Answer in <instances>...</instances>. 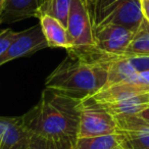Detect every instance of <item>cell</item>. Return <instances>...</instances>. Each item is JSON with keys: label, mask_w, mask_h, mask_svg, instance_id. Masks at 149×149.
Masks as SVG:
<instances>
[{"label": "cell", "mask_w": 149, "mask_h": 149, "mask_svg": "<svg viewBox=\"0 0 149 149\" xmlns=\"http://www.w3.org/2000/svg\"><path fill=\"white\" fill-rule=\"evenodd\" d=\"M70 44L68 55L85 58L96 49L89 6L82 0H72L66 24Z\"/></svg>", "instance_id": "cell-4"}, {"label": "cell", "mask_w": 149, "mask_h": 149, "mask_svg": "<svg viewBox=\"0 0 149 149\" xmlns=\"http://www.w3.org/2000/svg\"><path fill=\"white\" fill-rule=\"evenodd\" d=\"M118 149H124V148H122V147H120V148H118Z\"/></svg>", "instance_id": "cell-23"}, {"label": "cell", "mask_w": 149, "mask_h": 149, "mask_svg": "<svg viewBox=\"0 0 149 149\" xmlns=\"http://www.w3.org/2000/svg\"><path fill=\"white\" fill-rule=\"evenodd\" d=\"M74 144L70 141L56 140L31 133L28 149H74Z\"/></svg>", "instance_id": "cell-15"}, {"label": "cell", "mask_w": 149, "mask_h": 149, "mask_svg": "<svg viewBox=\"0 0 149 149\" xmlns=\"http://www.w3.org/2000/svg\"><path fill=\"white\" fill-rule=\"evenodd\" d=\"M122 55L149 56V21L147 19H142Z\"/></svg>", "instance_id": "cell-12"}, {"label": "cell", "mask_w": 149, "mask_h": 149, "mask_svg": "<svg viewBox=\"0 0 149 149\" xmlns=\"http://www.w3.org/2000/svg\"><path fill=\"white\" fill-rule=\"evenodd\" d=\"M140 7L143 17L149 21V0H140Z\"/></svg>", "instance_id": "cell-20"}, {"label": "cell", "mask_w": 149, "mask_h": 149, "mask_svg": "<svg viewBox=\"0 0 149 149\" xmlns=\"http://www.w3.org/2000/svg\"><path fill=\"white\" fill-rule=\"evenodd\" d=\"M82 1H83V2L87 5V6H89V5H90V0H82Z\"/></svg>", "instance_id": "cell-22"}, {"label": "cell", "mask_w": 149, "mask_h": 149, "mask_svg": "<svg viewBox=\"0 0 149 149\" xmlns=\"http://www.w3.org/2000/svg\"><path fill=\"white\" fill-rule=\"evenodd\" d=\"M30 134L22 116H0V149H28Z\"/></svg>", "instance_id": "cell-8"}, {"label": "cell", "mask_w": 149, "mask_h": 149, "mask_svg": "<svg viewBox=\"0 0 149 149\" xmlns=\"http://www.w3.org/2000/svg\"><path fill=\"white\" fill-rule=\"evenodd\" d=\"M122 135L120 147L124 149H149V126L139 124L129 118L116 120Z\"/></svg>", "instance_id": "cell-9"}, {"label": "cell", "mask_w": 149, "mask_h": 149, "mask_svg": "<svg viewBox=\"0 0 149 149\" xmlns=\"http://www.w3.org/2000/svg\"><path fill=\"white\" fill-rule=\"evenodd\" d=\"M72 2V0H45L40 6L36 17L43 15H49L66 27Z\"/></svg>", "instance_id": "cell-14"}, {"label": "cell", "mask_w": 149, "mask_h": 149, "mask_svg": "<svg viewBox=\"0 0 149 149\" xmlns=\"http://www.w3.org/2000/svg\"><path fill=\"white\" fill-rule=\"evenodd\" d=\"M47 47V41L42 33L41 27L38 24L17 33V36L6 52L0 57V66L11 60L30 56Z\"/></svg>", "instance_id": "cell-6"}, {"label": "cell", "mask_w": 149, "mask_h": 149, "mask_svg": "<svg viewBox=\"0 0 149 149\" xmlns=\"http://www.w3.org/2000/svg\"><path fill=\"white\" fill-rule=\"evenodd\" d=\"M89 10L93 27L116 25L134 32L144 17L140 0H92Z\"/></svg>", "instance_id": "cell-3"}, {"label": "cell", "mask_w": 149, "mask_h": 149, "mask_svg": "<svg viewBox=\"0 0 149 149\" xmlns=\"http://www.w3.org/2000/svg\"><path fill=\"white\" fill-rule=\"evenodd\" d=\"M4 1H5V0H0V13H1V10H2L3 4H4Z\"/></svg>", "instance_id": "cell-21"}, {"label": "cell", "mask_w": 149, "mask_h": 149, "mask_svg": "<svg viewBox=\"0 0 149 149\" xmlns=\"http://www.w3.org/2000/svg\"><path fill=\"white\" fill-rule=\"evenodd\" d=\"M19 32H15L11 29H4L0 31V57L6 52L10 44L13 42Z\"/></svg>", "instance_id": "cell-16"}, {"label": "cell", "mask_w": 149, "mask_h": 149, "mask_svg": "<svg viewBox=\"0 0 149 149\" xmlns=\"http://www.w3.org/2000/svg\"><path fill=\"white\" fill-rule=\"evenodd\" d=\"M126 118H131V120H135V122L139 123V124L149 126V106L143 108L142 110H140L139 112H137V113L134 114V116H126Z\"/></svg>", "instance_id": "cell-18"}, {"label": "cell", "mask_w": 149, "mask_h": 149, "mask_svg": "<svg viewBox=\"0 0 149 149\" xmlns=\"http://www.w3.org/2000/svg\"><path fill=\"white\" fill-rule=\"evenodd\" d=\"M134 32L122 26L102 25L93 27L95 47L107 54H123L129 45Z\"/></svg>", "instance_id": "cell-7"}, {"label": "cell", "mask_w": 149, "mask_h": 149, "mask_svg": "<svg viewBox=\"0 0 149 149\" xmlns=\"http://www.w3.org/2000/svg\"><path fill=\"white\" fill-rule=\"evenodd\" d=\"M45 0H5L0 13V23H15L37 17Z\"/></svg>", "instance_id": "cell-10"}, {"label": "cell", "mask_w": 149, "mask_h": 149, "mask_svg": "<svg viewBox=\"0 0 149 149\" xmlns=\"http://www.w3.org/2000/svg\"><path fill=\"white\" fill-rule=\"evenodd\" d=\"M81 100L45 88L39 102L22 116L23 125L34 134L74 143Z\"/></svg>", "instance_id": "cell-1"}, {"label": "cell", "mask_w": 149, "mask_h": 149, "mask_svg": "<svg viewBox=\"0 0 149 149\" xmlns=\"http://www.w3.org/2000/svg\"><path fill=\"white\" fill-rule=\"evenodd\" d=\"M122 144V135L120 133L102 136L77 138L74 149H118Z\"/></svg>", "instance_id": "cell-13"}, {"label": "cell", "mask_w": 149, "mask_h": 149, "mask_svg": "<svg viewBox=\"0 0 149 149\" xmlns=\"http://www.w3.org/2000/svg\"><path fill=\"white\" fill-rule=\"evenodd\" d=\"M128 57L138 72L149 70V56H128Z\"/></svg>", "instance_id": "cell-17"}, {"label": "cell", "mask_w": 149, "mask_h": 149, "mask_svg": "<svg viewBox=\"0 0 149 149\" xmlns=\"http://www.w3.org/2000/svg\"><path fill=\"white\" fill-rule=\"evenodd\" d=\"M0 24H1V23H0Z\"/></svg>", "instance_id": "cell-25"}, {"label": "cell", "mask_w": 149, "mask_h": 149, "mask_svg": "<svg viewBox=\"0 0 149 149\" xmlns=\"http://www.w3.org/2000/svg\"><path fill=\"white\" fill-rule=\"evenodd\" d=\"M135 84H141V85H149V70L141 72L138 74Z\"/></svg>", "instance_id": "cell-19"}, {"label": "cell", "mask_w": 149, "mask_h": 149, "mask_svg": "<svg viewBox=\"0 0 149 149\" xmlns=\"http://www.w3.org/2000/svg\"><path fill=\"white\" fill-rule=\"evenodd\" d=\"M107 72L100 63L68 55L46 78L45 88L84 99L106 85Z\"/></svg>", "instance_id": "cell-2"}, {"label": "cell", "mask_w": 149, "mask_h": 149, "mask_svg": "<svg viewBox=\"0 0 149 149\" xmlns=\"http://www.w3.org/2000/svg\"><path fill=\"white\" fill-rule=\"evenodd\" d=\"M91 1H92V0H90V2H91Z\"/></svg>", "instance_id": "cell-24"}, {"label": "cell", "mask_w": 149, "mask_h": 149, "mask_svg": "<svg viewBox=\"0 0 149 149\" xmlns=\"http://www.w3.org/2000/svg\"><path fill=\"white\" fill-rule=\"evenodd\" d=\"M38 19L42 33L47 41L48 47L64 48L68 51L70 49V44L65 26L54 17L46 15H40Z\"/></svg>", "instance_id": "cell-11"}, {"label": "cell", "mask_w": 149, "mask_h": 149, "mask_svg": "<svg viewBox=\"0 0 149 149\" xmlns=\"http://www.w3.org/2000/svg\"><path fill=\"white\" fill-rule=\"evenodd\" d=\"M118 132V125L116 118L102 104L86 98L81 100L77 138L110 135Z\"/></svg>", "instance_id": "cell-5"}]
</instances>
